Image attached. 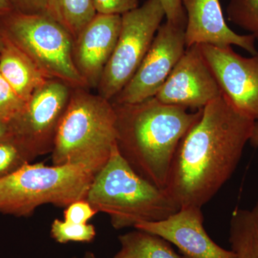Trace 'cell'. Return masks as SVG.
Instances as JSON below:
<instances>
[{
	"instance_id": "1",
	"label": "cell",
	"mask_w": 258,
	"mask_h": 258,
	"mask_svg": "<svg viewBox=\"0 0 258 258\" xmlns=\"http://www.w3.org/2000/svg\"><path fill=\"white\" fill-rule=\"evenodd\" d=\"M254 120L223 94L201 115L176 149L165 187L181 208H203L230 179L242 158Z\"/></svg>"
},
{
	"instance_id": "2",
	"label": "cell",
	"mask_w": 258,
	"mask_h": 258,
	"mask_svg": "<svg viewBox=\"0 0 258 258\" xmlns=\"http://www.w3.org/2000/svg\"><path fill=\"white\" fill-rule=\"evenodd\" d=\"M113 105L120 155L144 179L165 189L178 146L202 109L190 113L155 97L134 104Z\"/></svg>"
},
{
	"instance_id": "3",
	"label": "cell",
	"mask_w": 258,
	"mask_h": 258,
	"mask_svg": "<svg viewBox=\"0 0 258 258\" xmlns=\"http://www.w3.org/2000/svg\"><path fill=\"white\" fill-rule=\"evenodd\" d=\"M86 200L98 212L110 217L112 227L122 230L142 222H157L180 207L165 189L137 174L122 157L116 144L106 165L95 174Z\"/></svg>"
},
{
	"instance_id": "4",
	"label": "cell",
	"mask_w": 258,
	"mask_h": 258,
	"mask_svg": "<svg viewBox=\"0 0 258 258\" xmlns=\"http://www.w3.org/2000/svg\"><path fill=\"white\" fill-rule=\"evenodd\" d=\"M113 103L84 88L73 89L51 152L53 165L82 166L96 174L116 144Z\"/></svg>"
},
{
	"instance_id": "5",
	"label": "cell",
	"mask_w": 258,
	"mask_h": 258,
	"mask_svg": "<svg viewBox=\"0 0 258 258\" xmlns=\"http://www.w3.org/2000/svg\"><path fill=\"white\" fill-rule=\"evenodd\" d=\"M94 176L82 166L29 163L0 179V213L29 217L48 204L66 208L86 200Z\"/></svg>"
},
{
	"instance_id": "6",
	"label": "cell",
	"mask_w": 258,
	"mask_h": 258,
	"mask_svg": "<svg viewBox=\"0 0 258 258\" xmlns=\"http://www.w3.org/2000/svg\"><path fill=\"white\" fill-rule=\"evenodd\" d=\"M5 36L30 57L48 79L70 87L88 89L74 64L72 36L46 14L25 15L13 11L0 16Z\"/></svg>"
},
{
	"instance_id": "7",
	"label": "cell",
	"mask_w": 258,
	"mask_h": 258,
	"mask_svg": "<svg viewBox=\"0 0 258 258\" xmlns=\"http://www.w3.org/2000/svg\"><path fill=\"white\" fill-rule=\"evenodd\" d=\"M164 17L165 12L159 0H147L121 15L118 41L97 88L100 96L111 101L132 79Z\"/></svg>"
},
{
	"instance_id": "8",
	"label": "cell",
	"mask_w": 258,
	"mask_h": 258,
	"mask_svg": "<svg viewBox=\"0 0 258 258\" xmlns=\"http://www.w3.org/2000/svg\"><path fill=\"white\" fill-rule=\"evenodd\" d=\"M73 89L59 80H47L33 93L23 111L10 123L13 135L26 146L34 159L52 152Z\"/></svg>"
},
{
	"instance_id": "9",
	"label": "cell",
	"mask_w": 258,
	"mask_h": 258,
	"mask_svg": "<svg viewBox=\"0 0 258 258\" xmlns=\"http://www.w3.org/2000/svg\"><path fill=\"white\" fill-rule=\"evenodd\" d=\"M184 30L161 24L137 72L111 103L134 104L155 97L186 50Z\"/></svg>"
},
{
	"instance_id": "10",
	"label": "cell",
	"mask_w": 258,
	"mask_h": 258,
	"mask_svg": "<svg viewBox=\"0 0 258 258\" xmlns=\"http://www.w3.org/2000/svg\"><path fill=\"white\" fill-rule=\"evenodd\" d=\"M199 46L223 94L239 111L258 120V54L245 57L232 46Z\"/></svg>"
},
{
	"instance_id": "11",
	"label": "cell",
	"mask_w": 258,
	"mask_h": 258,
	"mask_svg": "<svg viewBox=\"0 0 258 258\" xmlns=\"http://www.w3.org/2000/svg\"><path fill=\"white\" fill-rule=\"evenodd\" d=\"M222 94L199 45L186 47L155 98L164 104L203 109Z\"/></svg>"
},
{
	"instance_id": "12",
	"label": "cell",
	"mask_w": 258,
	"mask_h": 258,
	"mask_svg": "<svg viewBox=\"0 0 258 258\" xmlns=\"http://www.w3.org/2000/svg\"><path fill=\"white\" fill-rule=\"evenodd\" d=\"M201 208H181L164 220L139 222L134 229L146 231L174 244L182 258H236L209 236L203 225Z\"/></svg>"
},
{
	"instance_id": "13",
	"label": "cell",
	"mask_w": 258,
	"mask_h": 258,
	"mask_svg": "<svg viewBox=\"0 0 258 258\" xmlns=\"http://www.w3.org/2000/svg\"><path fill=\"white\" fill-rule=\"evenodd\" d=\"M121 15L97 14L74 40L73 57L88 89H97L114 51Z\"/></svg>"
},
{
	"instance_id": "14",
	"label": "cell",
	"mask_w": 258,
	"mask_h": 258,
	"mask_svg": "<svg viewBox=\"0 0 258 258\" xmlns=\"http://www.w3.org/2000/svg\"><path fill=\"white\" fill-rule=\"evenodd\" d=\"M186 15L185 43L210 45L218 47L237 45L257 55L255 39L251 35H239L226 23L220 0H182Z\"/></svg>"
},
{
	"instance_id": "15",
	"label": "cell",
	"mask_w": 258,
	"mask_h": 258,
	"mask_svg": "<svg viewBox=\"0 0 258 258\" xmlns=\"http://www.w3.org/2000/svg\"><path fill=\"white\" fill-rule=\"evenodd\" d=\"M0 74L25 102L49 80L31 59L6 36L0 52Z\"/></svg>"
},
{
	"instance_id": "16",
	"label": "cell",
	"mask_w": 258,
	"mask_h": 258,
	"mask_svg": "<svg viewBox=\"0 0 258 258\" xmlns=\"http://www.w3.org/2000/svg\"><path fill=\"white\" fill-rule=\"evenodd\" d=\"M229 242L236 258H258V199L252 209L233 212Z\"/></svg>"
},
{
	"instance_id": "17",
	"label": "cell",
	"mask_w": 258,
	"mask_h": 258,
	"mask_svg": "<svg viewBox=\"0 0 258 258\" xmlns=\"http://www.w3.org/2000/svg\"><path fill=\"white\" fill-rule=\"evenodd\" d=\"M120 248L113 258H182L170 243L146 231L135 230L118 236Z\"/></svg>"
},
{
	"instance_id": "18",
	"label": "cell",
	"mask_w": 258,
	"mask_h": 258,
	"mask_svg": "<svg viewBox=\"0 0 258 258\" xmlns=\"http://www.w3.org/2000/svg\"><path fill=\"white\" fill-rule=\"evenodd\" d=\"M45 14L60 24L75 40L98 13L93 0H48Z\"/></svg>"
},
{
	"instance_id": "19",
	"label": "cell",
	"mask_w": 258,
	"mask_h": 258,
	"mask_svg": "<svg viewBox=\"0 0 258 258\" xmlns=\"http://www.w3.org/2000/svg\"><path fill=\"white\" fill-rule=\"evenodd\" d=\"M34 159L26 146L15 136L0 141V179L13 174Z\"/></svg>"
},
{
	"instance_id": "20",
	"label": "cell",
	"mask_w": 258,
	"mask_h": 258,
	"mask_svg": "<svg viewBox=\"0 0 258 258\" xmlns=\"http://www.w3.org/2000/svg\"><path fill=\"white\" fill-rule=\"evenodd\" d=\"M227 15L229 21L258 40V0H230Z\"/></svg>"
},
{
	"instance_id": "21",
	"label": "cell",
	"mask_w": 258,
	"mask_h": 258,
	"mask_svg": "<svg viewBox=\"0 0 258 258\" xmlns=\"http://www.w3.org/2000/svg\"><path fill=\"white\" fill-rule=\"evenodd\" d=\"M50 236L60 244L70 242L90 243L96 237V230L91 224H75L55 219L50 227Z\"/></svg>"
},
{
	"instance_id": "22",
	"label": "cell",
	"mask_w": 258,
	"mask_h": 258,
	"mask_svg": "<svg viewBox=\"0 0 258 258\" xmlns=\"http://www.w3.org/2000/svg\"><path fill=\"white\" fill-rule=\"evenodd\" d=\"M25 103L0 74V118L11 123L23 111Z\"/></svg>"
},
{
	"instance_id": "23",
	"label": "cell",
	"mask_w": 258,
	"mask_h": 258,
	"mask_svg": "<svg viewBox=\"0 0 258 258\" xmlns=\"http://www.w3.org/2000/svg\"><path fill=\"white\" fill-rule=\"evenodd\" d=\"M98 213L87 200H79L64 208L63 220L71 223L87 224Z\"/></svg>"
},
{
	"instance_id": "24",
	"label": "cell",
	"mask_w": 258,
	"mask_h": 258,
	"mask_svg": "<svg viewBox=\"0 0 258 258\" xmlns=\"http://www.w3.org/2000/svg\"><path fill=\"white\" fill-rule=\"evenodd\" d=\"M97 13L122 15L139 6V0H93Z\"/></svg>"
},
{
	"instance_id": "25",
	"label": "cell",
	"mask_w": 258,
	"mask_h": 258,
	"mask_svg": "<svg viewBox=\"0 0 258 258\" xmlns=\"http://www.w3.org/2000/svg\"><path fill=\"white\" fill-rule=\"evenodd\" d=\"M162 5L166 21L179 25L186 27V15L182 5V0H159Z\"/></svg>"
},
{
	"instance_id": "26",
	"label": "cell",
	"mask_w": 258,
	"mask_h": 258,
	"mask_svg": "<svg viewBox=\"0 0 258 258\" xmlns=\"http://www.w3.org/2000/svg\"><path fill=\"white\" fill-rule=\"evenodd\" d=\"M13 11L25 15L45 14L48 0H8Z\"/></svg>"
},
{
	"instance_id": "27",
	"label": "cell",
	"mask_w": 258,
	"mask_h": 258,
	"mask_svg": "<svg viewBox=\"0 0 258 258\" xmlns=\"http://www.w3.org/2000/svg\"><path fill=\"white\" fill-rule=\"evenodd\" d=\"M13 135V132L10 123L0 118V141L9 138Z\"/></svg>"
},
{
	"instance_id": "28",
	"label": "cell",
	"mask_w": 258,
	"mask_h": 258,
	"mask_svg": "<svg viewBox=\"0 0 258 258\" xmlns=\"http://www.w3.org/2000/svg\"><path fill=\"white\" fill-rule=\"evenodd\" d=\"M251 145L254 148L258 147V120L254 121L253 128L249 141Z\"/></svg>"
},
{
	"instance_id": "29",
	"label": "cell",
	"mask_w": 258,
	"mask_h": 258,
	"mask_svg": "<svg viewBox=\"0 0 258 258\" xmlns=\"http://www.w3.org/2000/svg\"><path fill=\"white\" fill-rule=\"evenodd\" d=\"M13 11V8L8 0H0V16L8 14Z\"/></svg>"
},
{
	"instance_id": "30",
	"label": "cell",
	"mask_w": 258,
	"mask_h": 258,
	"mask_svg": "<svg viewBox=\"0 0 258 258\" xmlns=\"http://www.w3.org/2000/svg\"><path fill=\"white\" fill-rule=\"evenodd\" d=\"M5 36L4 32L2 30L1 25H0V52L3 50L5 45Z\"/></svg>"
},
{
	"instance_id": "31",
	"label": "cell",
	"mask_w": 258,
	"mask_h": 258,
	"mask_svg": "<svg viewBox=\"0 0 258 258\" xmlns=\"http://www.w3.org/2000/svg\"><path fill=\"white\" fill-rule=\"evenodd\" d=\"M81 258H98L96 257V254L93 253L91 251H86L84 254H83V257Z\"/></svg>"
},
{
	"instance_id": "32",
	"label": "cell",
	"mask_w": 258,
	"mask_h": 258,
	"mask_svg": "<svg viewBox=\"0 0 258 258\" xmlns=\"http://www.w3.org/2000/svg\"><path fill=\"white\" fill-rule=\"evenodd\" d=\"M71 258H78L77 257H76V256H74V257H71Z\"/></svg>"
}]
</instances>
